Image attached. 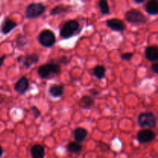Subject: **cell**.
Returning a JSON list of instances; mask_svg holds the SVG:
<instances>
[{"instance_id": "cell-1", "label": "cell", "mask_w": 158, "mask_h": 158, "mask_svg": "<svg viewBox=\"0 0 158 158\" xmlns=\"http://www.w3.org/2000/svg\"><path fill=\"white\" fill-rule=\"evenodd\" d=\"M79 28V23L77 20H69L66 22L61 29H60V35L63 39H69L74 35Z\"/></svg>"}, {"instance_id": "cell-2", "label": "cell", "mask_w": 158, "mask_h": 158, "mask_svg": "<svg viewBox=\"0 0 158 158\" xmlns=\"http://www.w3.org/2000/svg\"><path fill=\"white\" fill-rule=\"evenodd\" d=\"M60 72V66L57 63H48L40 66L38 74L41 78L46 79L52 74H57Z\"/></svg>"}, {"instance_id": "cell-3", "label": "cell", "mask_w": 158, "mask_h": 158, "mask_svg": "<svg viewBox=\"0 0 158 158\" xmlns=\"http://www.w3.org/2000/svg\"><path fill=\"white\" fill-rule=\"evenodd\" d=\"M138 123L142 127H155L157 118L153 113H142L138 117Z\"/></svg>"}, {"instance_id": "cell-4", "label": "cell", "mask_w": 158, "mask_h": 158, "mask_svg": "<svg viewBox=\"0 0 158 158\" xmlns=\"http://www.w3.org/2000/svg\"><path fill=\"white\" fill-rule=\"evenodd\" d=\"M125 19L133 24H144L147 22V17L137 9H131L127 12Z\"/></svg>"}, {"instance_id": "cell-5", "label": "cell", "mask_w": 158, "mask_h": 158, "mask_svg": "<svg viewBox=\"0 0 158 158\" xmlns=\"http://www.w3.org/2000/svg\"><path fill=\"white\" fill-rule=\"evenodd\" d=\"M45 9L46 8L42 3H32L26 7V18L34 19L40 16L45 12Z\"/></svg>"}, {"instance_id": "cell-6", "label": "cell", "mask_w": 158, "mask_h": 158, "mask_svg": "<svg viewBox=\"0 0 158 158\" xmlns=\"http://www.w3.org/2000/svg\"><path fill=\"white\" fill-rule=\"evenodd\" d=\"M39 42L45 47H51L56 43V37L53 32L49 29H45L39 35Z\"/></svg>"}, {"instance_id": "cell-7", "label": "cell", "mask_w": 158, "mask_h": 158, "mask_svg": "<svg viewBox=\"0 0 158 158\" xmlns=\"http://www.w3.org/2000/svg\"><path fill=\"white\" fill-rule=\"evenodd\" d=\"M137 138V140L141 143H150L155 138V134L151 130H143L139 131Z\"/></svg>"}, {"instance_id": "cell-8", "label": "cell", "mask_w": 158, "mask_h": 158, "mask_svg": "<svg viewBox=\"0 0 158 158\" xmlns=\"http://www.w3.org/2000/svg\"><path fill=\"white\" fill-rule=\"evenodd\" d=\"M106 25L116 32H123L126 29V25L122 20L119 19H111L106 21Z\"/></svg>"}, {"instance_id": "cell-9", "label": "cell", "mask_w": 158, "mask_h": 158, "mask_svg": "<svg viewBox=\"0 0 158 158\" xmlns=\"http://www.w3.org/2000/svg\"><path fill=\"white\" fill-rule=\"evenodd\" d=\"M29 89V81L26 77H22L15 85V89L19 94H23Z\"/></svg>"}, {"instance_id": "cell-10", "label": "cell", "mask_w": 158, "mask_h": 158, "mask_svg": "<svg viewBox=\"0 0 158 158\" xmlns=\"http://www.w3.org/2000/svg\"><path fill=\"white\" fill-rule=\"evenodd\" d=\"M145 56L149 61L155 62L158 60V49L155 46H148L145 49Z\"/></svg>"}, {"instance_id": "cell-11", "label": "cell", "mask_w": 158, "mask_h": 158, "mask_svg": "<svg viewBox=\"0 0 158 158\" xmlns=\"http://www.w3.org/2000/svg\"><path fill=\"white\" fill-rule=\"evenodd\" d=\"M31 155L32 158H43L45 156V150L42 145H34L31 148Z\"/></svg>"}, {"instance_id": "cell-12", "label": "cell", "mask_w": 158, "mask_h": 158, "mask_svg": "<svg viewBox=\"0 0 158 158\" xmlns=\"http://www.w3.org/2000/svg\"><path fill=\"white\" fill-rule=\"evenodd\" d=\"M74 138L77 143H80V142H83L87 137V131L84 128L79 127L74 131L73 132Z\"/></svg>"}, {"instance_id": "cell-13", "label": "cell", "mask_w": 158, "mask_h": 158, "mask_svg": "<svg viewBox=\"0 0 158 158\" xmlns=\"http://www.w3.org/2000/svg\"><path fill=\"white\" fill-rule=\"evenodd\" d=\"M17 26V24L12 20L7 19L5 20V22L3 23L2 26L1 31L3 34H8L12 30V29H15Z\"/></svg>"}, {"instance_id": "cell-14", "label": "cell", "mask_w": 158, "mask_h": 158, "mask_svg": "<svg viewBox=\"0 0 158 158\" xmlns=\"http://www.w3.org/2000/svg\"><path fill=\"white\" fill-rule=\"evenodd\" d=\"M94 103L95 101L92 97H90L89 96H84L80 99L79 105L80 107L83 108V109H89L94 106Z\"/></svg>"}, {"instance_id": "cell-15", "label": "cell", "mask_w": 158, "mask_h": 158, "mask_svg": "<svg viewBox=\"0 0 158 158\" xmlns=\"http://www.w3.org/2000/svg\"><path fill=\"white\" fill-rule=\"evenodd\" d=\"M145 9L150 15H157L158 13V2L156 0H151L146 4Z\"/></svg>"}, {"instance_id": "cell-16", "label": "cell", "mask_w": 158, "mask_h": 158, "mask_svg": "<svg viewBox=\"0 0 158 158\" xmlns=\"http://www.w3.org/2000/svg\"><path fill=\"white\" fill-rule=\"evenodd\" d=\"M49 91L51 96H52L53 97H60L63 94L64 87L63 86H61V85L54 84L50 86Z\"/></svg>"}, {"instance_id": "cell-17", "label": "cell", "mask_w": 158, "mask_h": 158, "mask_svg": "<svg viewBox=\"0 0 158 158\" xmlns=\"http://www.w3.org/2000/svg\"><path fill=\"white\" fill-rule=\"evenodd\" d=\"M39 61V57L36 55H29L26 56L25 57V60L23 61V65L25 67L29 68L33 63H36Z\"/></svg>"}, {"instance_id": "cell-18", "label": "cell", "mask_w": 158, "mask_h": 158, "mask_svg": "<svg viewBox=\"0 0 158 158\" xmlns=\"http://www.w3.org/2000/svg\"><path fill=\"white\" fill-rule=\"evenodd\" d=\"M66 148L71 153H79L80 151H81L82 146L80 143H77V142H70L67 145Z\"/></svg>"}, {"instance_id": "cell-19", "label": "cell", "mask_w": 158, "mask_h": 158, "mask_svg": "<svg viewBox=\"0 0 158 158\" xmlns=\"http://www.w3.org/2000/svg\"><path fill=\"white\" fill-rule=\"evenodd\" d=\"M106 69L103 66H97L94 69V74L97 78L102 79L105 77Z\"/></svg>"}, {"instance_id": "cell-20", "label": "cell", "mask_w": 158, "mask_h": 158, "mask_svg": "<svg viewBox=\"0 0 158 158\" xmlns=\"http://www.w3.org/2000/svg\"><path fill=\"white\" fill-rule=\"evenodd\" d=\"M99 8H100V11L103 14L106 15L110 12V7L108 2L106 0H100L99 2Z\"/></svg>"}, {"instance_id": "cell-21", "label": "cell", "mask_w": 158, "mask_h": 158, "mask_svg": "<svg viewBox=\"0 0 158 158\" xmlns=\"http://www.w3.org/2000/svg\"><path fill=\"white\" fill-rule=\"evenodd\" d=\"M66 12H67V8L65 7L64 6H56L55 8L52 9V10L50 11V14L52 15H56Z\"/></svg>"}, {"instance_id": "cell-22", "label": "cell", "mask_w": 158, "mask_h": 158, "mask_svg": "<svg viewBox=\"0 0 158 158\" xmlns=\"http://www.w3.org/2000/svg\"><path fill=\"white\" fill-rule=\"evenodd\" d=\"M133 57V53L131 52H127V53H123L121 55L122 60H130Z\"/></svg>"}, {"instance_id": "cell-23", "label": "cell", "mask_w": 158, "mask_h": 158, "mask_svg": "<svg viewBox=\"0 0 158 158\" xmlns=\"http://www.w3.org/2000/svg\"><path fill=\"white\" fill-rule=\"evenodd\" d=\"M31 110H32V112H33V114H34V115H35V118H37V117H38L41 114H40V111H39L38 110H37V108L35 107V106H32V107L31 108Z\"/></svg>"}, {"instance_id": "cell-24", "label": "cell", "mask_w": 158, "mask_h": 158, "mask_svg": "<svg viewBox=\"0 0 158 158\" xmlns=\"http://www.w3.org/2000/svg\"><path fill=\"white\" fill-rule=\"evenodd\" d=\"M151 70H152L154 73H158V64L157 63H154V64L151 66Z\"/></svg>"}, {"instance_id": "cell-25", "label": "cell", "mask_w": 158, "mask_h": 158, "mask_svg": "<svg viewBox=\"0 0 158 158\" xmlns=\"http://www.w3.org/2000/svg\"><path fill=\"white\" fill-rule=\"evenodd\" d=\"M5 59H6V56H5V55L2 56V57H0V66H2L3 62H4Z\"/></svg>"}, {"instance_id": "cell-26", "label": "cell", "mask_w": 158, "mask_h": 158, "mask_svg": "<svg viewBox=\"0 0 158 158\" xmlns=\"http://www.w3.org/2000/svg\"><path fill=\"white\" fill-rule=\"evenodd\" d=\"M60 60H61V63H66V60H67V59H66V56H63L61 59H60Z\"/></svg>"}, {"instance_id": "cell-27", "label": "cell", "mask_w": 158, "mask_h": 158, "mask_svg": "<svg viewBox=\"0 0 158 158\" xmlns=\"http://www.w3.org/2000/svg\"><path fill=\"white\" fill-rule=\"evenodd\" d=\"M2 154H3V150H2V147L0 146V157L2 155Z\"/></svg>"}, {"instance_id": "cell-28", "label": "cell", "mask_w": 158, "mask_h": 158, "mask_svg": "<svg viewBox=\"0 0 158 158\" xmlns=\"http://www.w3.org/2000/svg\"><path fill=\"white\" fill-rule=\"evenodd\" d=\"M144 2V0H140V1H137V0H135V2L137 3H141V2Z\"/></svg>"}]
</instances>
